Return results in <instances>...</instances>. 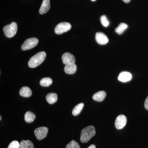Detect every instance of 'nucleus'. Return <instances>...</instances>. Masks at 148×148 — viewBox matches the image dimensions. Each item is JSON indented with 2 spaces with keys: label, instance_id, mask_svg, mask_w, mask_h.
Wrapping results in <instances>:
<instances>
[{
  "label": "nucleus",
  "instance_id": "nucleus-19",
  "mask_svg": "<svg viewBox=\"0 0 148 148\" xmlns=\"http://www.w3.org/2000/svg\"><path fill=\"white\" fill-rule=\"evenodd\" d=\"M128 27L127 25L124 23H121L119 24L118 27L115 29V32L119 35H121Z\"/></svg>",
  "mask_w": 148,
  "mask_h": 148
},
{
  "label": "nucleus",
  "instance_id": "nucleus-22",
  "mask_svg": "<svg viewBox=\"0 0 148 148\" xmlns=\"http://www.w3.org/2000/svg\"><path fill=\"white\" fill-rule=\"evenodd\" d=\"M101 24L103 26L105 27H107L108 26L109 21L105 15H102L100 18Z\"/></svg>",
  "mask_w": 148,
  "mask_h": 148
},
{
  "label": "nucleus",
  "instance_id": "nucleus-21",
  "mask_svg": "<svg viewBox=\"0 0 148 148\" xmlns=\"http://www.w3.org/2000/svg\"><path fill=\"white\" fill-rule=\"evenodd\" d=\"M66 148H80V147L78 143L73 140L66 145Z\"/></svg>",
  "mask_w": 148,
  "mask_h": 148
},
{
  "label": "nucleus",
  "instance_id": "nucleus-6",
  "mask_svg": "<svg viewBox=\"0 0 148 148\" xmlns=\"http://www.w3.org/2000/svg\"><path fill=\"white\" fill-rule=\"evenodd\" d=\"M48 128L46 127H38L35 130V135L37 140H41L45 138L47 136Z\"/></svg>",
  "mask_w": 148,
  "mask_h": 148
},
{
  "label": "nucleus",
  "instance_id": "nucleus-12",
  "mask_svg": "<svg viewBox=\"0 0 148 148\" xmlns=\"http://www.w3.org/2000/svg\"><path fill=\"white\" fill-rule=\"evenodd\" d=\"M106 96V93L105 91H98L95 93L92 96V99L94 101H97V102H102L104 101Z\"/></svg>",
  "mask_w": 148,
  "mask_h": 148
},
{
  "label": "nucleus",
  "instance_id": "nucleus-25",
  "mask_svg": "<svg viewBox=\"0 0 148 148\" xmlns=\"http://www.w3.org/2000/svg\"><path fill=\"white\" fill-rule=\"evenodd\" d=\"M87 148H96V147H95V145H90Z\"/></svg>",
  "mask_w": 148,
  "mask_h": 148
},
{
  "label": "nucleus",
  "instance_id": "nucleus-9",
  "mask_svg": "<svg viewBox=\"0 0 148 148\" xmlns=\"http://www.w3.org/2000/svg\"><path fill=\"white\" fill-rule=\"evenodd\" d=\"M95 40L99 44L103 45L108 43V38L106 34L102 32H98L95 34Z\"/></svg>",
  "mask_w": 148,
  "mask_h": 148
},
{
  "label": "nucleus",
  "instance_id": "nucleus-13",
  "mask_svg": "<svg viewBox=\"0 0 148 148\" xmlns=\"http://www.w3.org/2000/svg\"><path fill=\"white\" fill-rule=\"evenodd\" d=\"M64 71L66 74H75L77 70V66L75 64H68L66 65L64 67Z\"/></svg>",
  "mask_w": 148,
  "mask_h": 148
},
{
  "label": "nucleus",
  "instance_id": "nucleus-2",
  "mask_svg": "<svg viewBox=\"0 0 148 148\" xmlns=\"http://www.w3.org/2000/svg\"><path fill=\"white\" fill-rule=\"evenodd\" d=\"M95 127L92 125H89L83 128L81 133L80 140L82 143H86L95 135Z\"/></svg>",
  "mask_w": 148,
  "mask_h": 148
},
{
  "label": "nucleus",
  "instance_id": "nucleus-23",
  "mask_svg": "<svg viewBox=\"0 0 148 148\" xmlns=\"http://www.w3.org/2000/svg\"><path fill=\"white\" fill-rule=\"evenodd\" d=\"M8 148H20V144L18 141H12L9 145Z\"/></svg>",
  "mask_w": 148,
  "mask_h": 148
},
{
  "label": "nucleus",
  "instance_id": "nucleus-4",
  "mask_svg": "<svg viewBox=\"0 0 148 148\" xmlns=\"http://www.w3.org/2000/svg\"><path fill=\"white\" fill-rule=\"evenodd\" d=\"M38 42V40L37 38H32L27 39L21 45V49L25 51L32 49L37 46Z\"/></svg>",
  "mask_w": 148,
  "mask_h": 148
},
{
  "label": "nucleus",
  "instance_id": "nucleus-15",
  "mask_svg": "<svg viewBox=\"0 0 148 148\" xmlns=\"http://www.w3.org/2000/svg\"><path fill=\"white\" fill-rule=\"evenodd\" d=\"M46 99L49 104L55 103L58 100V95L55 93H49L46 95Z\"/></svg>",
  "mask_w": 148,
  "mask_h": 148
},
{
  "label": "nucleus",
  "instance_id": "nucleus-3",
  "mask_svg": "<svg viewBox=\"0 0 148 148\" xmlns=\"http://www.w3.org/2000/svg\"><path fill=\"white\" fill-rule=\"evenodd\" d=\"M17 31V25L15 22H13L9 25H6L3 28V31L5 36L12 38L16 35Z\"/></svg>",
  "mask_w": 148,
  "mask_h": 148
},
{
  "label": "nucleus",
  "instance_id": "nucleus-8",
  "mask_svg": "<svg viewBox=\"0 0 148 148\" xmlns=\"http://www.w3.org/2000/svg\"><path fill=\"white\" fill-rule=\"evenodd\" d=\"M62 60L64 64L66 65L75 64V59L74 56L69 52H66L63 54Z\"/></svg>",
  "mask_w": 148,
  "mask_h": 148
},
{
  "label": "nucleus",
  "instance_id": "nucleus-14",
  "mask_svg": "<svg viewBox=\"0 0 148 148\" xmlns=\"http://www.w3.org/2000/svg\"><path fill=\"white\" fill-rule=\"evenodd\" d=\"M32 92L31 89L27 86L21 88L19 91V94L22 97L28 98L32 96Z\"/></svg>",
  "mask_w": 148,
  "mask_h": 148
},
{
  "label": "nucleus",
  "instance_id": "nucleus-17",
  "mask_svg": "<svg viewBox=\"0 0 148 148\" xmlns=\"http://www.w3.org/2000/svg\"><path fill=\"white\" fill-rule=\"evenodd\" d=\"M20 148H34V144L30 140H23L20 143Z\"/></svg>",
  "mask_w": 148,
  "mask_h": 148
},
{
  "label": "nucleus",
  "instance_id": "nucleus-28",
  "mask_svg": "<svg viewBox=\"0 0 148 148\" xmlns=\"http://www.w3.org/2000/svg\"><path fill=\"white\" fill-rule=\"evenodd\" d=\"M91 1H96V0H91Z\"/></svg>",
  "mask_w": 148,
  "mask_h": 148
},
{
  "label": "nucleus",
  "instance_id": "nucleus-27",
  "mask_svg": "<svg viewBox=\"0 0 148 148\" xmlns=\"http://www.w3.org/2000/svg\"><path fill=\"white\" fill-rule=\"evenodd\" d=\"M2 120V117H1V116H0V120Z\"/></svg>",
  "mask_w": 148,
  "mask_h": 148
},
{
  "label": "nucleus",
  "instance_id": "nucleus-7",
  "mask_svg": "<svg viewBox=\"0 0 148 148\" xmlns=\"http://www.w3.org/2000/svg\"><path fill=\"white\" fill-rule=\"evenodd\" d=\"M127 123V118L124 115L118 116L115 122V126L117 129H122L126 125Z\"/></svg>",
  "mask_w": 148,
  "mask_h": 148
},
{
  "label": "nucleus",
  "instance_id": "nucleus-11",
  "mask_svg": "<svg viewBox=\"0 0 148 148\" xmlns=\"http://www.w3.org/2000/svg\"><path fill=\"white\" fill-rule=\"evenodd\" d=\"M132 77V75L129 72H123L119 74L118 79L121 82H125L130 80Z\"/></svg>",
  "mask_w": 148,
  "mask_h": 148
},
{
  "label": "nucleus",
  "instance_id": "nucleus-1",
  "mask_svg": "<svg viewBox=\"0 0 148 148\" xmlns=\"http://www.w3.org/2000/svg\"><path fill=\"white\" fill-rule=\"evenodd\" d=\"M46 53L45 51H41L35 54L30 58L28 62L30 68H35L39 66L45 60Z\"/></svg>",
  "mask_w": 148,
  "mask_h": 148
},
{
  "label": "nucleus",
  "instance_id": "nucleus-5",
  "mask_svg": "<svg viewBox=\"0 0 148 148\" xmlns=\"http://www.w3.org/2000/svg\"><path fill=\"white\" fill-rule=\"evenodd\" d=\"M71 24L69 22H63L56 25L54 29V32L57 34L60 35L68 32L71 28Z\"/></svg>",
  "mask_w": 148,
  "mask_h": 148
},
{
  "label": "nucleus",
  "instance_id": "nucleus-18",
  "mask_svg": "<svg viewBox=\"0 0 148 148\" xmlns=\"http://www.w3.org/2000/svg\"><path fill=\"white\" fill-rule=\"evenodd\" d=\"M84 104L83 103H80L77 105L75 106V107L73 109V111H72V114L74 116H77L81 112L84 107Z\"/></svg>",
  "mask_w": 148,
  "mask_h": 148
},
{
  "label": "nucleus",
  "instance_id": "nucleus-20",
  "mask_svg": "<svg viewBox=\"0 0 148 148\" xmlns=\"http://www.w3.org/2000/svg\"><path fill=\"white\" fill-rule=\"evenodd\" d=\"M52 80L49 77H45L40 81V84L42 86H49L52 84Z\"/></svg>",
  "mask_w": 148,
  "mask_h": 148
},
{
  "label": "nucleus",
  "instance_id": "nucleus-16",
  "mask_svg": "<svg viewBox=\"0 0 148 148\" xmlns=\"http://www.w3.org/2000/svg\"><path fill=\"white\" fill-rule=\"evenodd\" d=\"M36 115L31 112H27L24 115V120L26 122L31 123L35 120Z\"/></svg>",
  "mask_w": 148,
  "mask_h": 148
},
{
  "label": "nucleus",
  "instance_id": "nucleus-24",
  "mask_svg": "<svg viewBox=\"0 0 148 148\" xmlns=\"http://www.w3.org/2000/svg\"><path fill=\"white\" fill-rule=\"evenodd\" d=\"M145 108L146 110H148V96L146 99L145 102Z\"/></svg>",
  "mask_w": 148,
  "mask_h": 148
},
{
  "label": "nucleus",
  "instance_id": "nucleus-10",
  "mask_svg": "<svg viewBox=\"0 0 148 148\" xmlns=\"http://www.w3.org/2000/svg\"><path fill=\"white\" fill-rule=\"evenodd\" d=\"M50 8V0H43L39 10L40 14H44L49 11Z\"/></svg>",
  "mask_w": 148,
  "mask_h": 148
},
{
  "label": "nucleus",
  "instance_id": "nucleus-26",
  "mask_svg": "<svg viewBox=\"0 0 148 148\" xmlns=\"http://www.w3.org/2000/svg\"><path fill=\"white\" fill-rule=\"evenodd\" d=\"M125 3H129L131 0H122Z\"/></svg>",
  "mask_w": 148,
  "mask_h": 148
}]
</instances>
